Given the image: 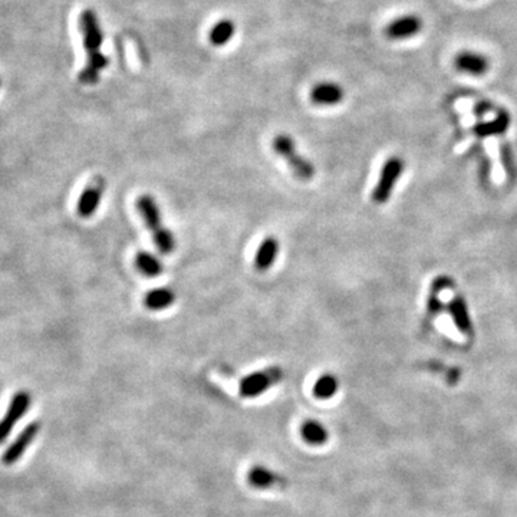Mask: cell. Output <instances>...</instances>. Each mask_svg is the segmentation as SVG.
Listing matches in <instances>:
<instances>
[{
	"label": "cell",
	"mask_w": 517,
	"mask_h": 517,
	"mask_svg": "<svg viewBox=\"0 0 517 517\" xmlns=\"http://www.w3.org/2000/svg\"><path fill=\"white\" fill-rule=\"evenodd\" d=\"M137 210L141 214L147 229L152 235L154 243L157 249L163 254H170L176 250V236L173 232L166 228L163 223V214L155 202V199L150 194H141L136 202Z\"/></svg>",
	"instance_id": "cell-2"
},
{
	"label": "cell",
	"mask_w": 517,
	"mask_h": 517,
	"mask_svg": "<svg viewBox=\"0 0 517 517\" xmlns=\"http://www.w3.org/2000/svg\"><path fill=\"white\" fill-rule=\"evenodd\" d=\"M105 191V180L103 177H96L91 184L82 191L81 197L77 203V213L82 218L92 217L100 207L103 200V194Z\"/></svg>",
	"instance_id": "cell-7"
},
{
	"label": "cell",
	"mask_w": 517,
	"mask_h": 517,
	"mask_svg": "<svg viewBox=\"0 0 517 517\" xmlns=\"http://www.w3.org/2000/svg\"><path fill=\"white\" fill-rule=\"evenodd\" d=\"M338 388H339V381L336 375L331 372L322 374L313 385V395L319 400H328V398H332L338 393Z\"/></svg>",
	"instance_id": "cell-17"
},
{
	"label": "cell",
	"mask_w": 517,
	"mask_h": 517,
	"mask_svg": "<svg viewBox=\"0 0 517 517\" xmlns=\"http://www.w3.org/2000/svg\"><path fill=\"white\" fill-rule=\"evenodd\" d=\"M30 407V395L26 391H19L13 395L5 417L0 419V444L5 443L19 419L26 414Z\"/></svg>",
	"instance_id": "cell-6"
},
{
	"label": "cell",
	"mask_w": 517,
	"mask_h": 517,
	"mask_svg": "<svg viewBox=\"0 0 517 517\" xmlns=\"http://www.w3.org/2000/svg\"><path fill=\"white\" fill-rule=\"evenodd\" d=\"M247 481L254 489H273L286 487L287 480L265 466H253L247 473Z\"/></svg>",
	"instance_id": "cell-9"
},
{
	"label": "cell",
	"mask_w": 517,
	"mask_h": 517,
	"mask_svg": "<svg viewBox=\"0 0 517 517\" xmlns=\"http://www.w3.org/2000/svg\"><path fill=\"white\" fill-rule=\"evenodd\" d=\"M343 89L335 82H320L310 91V100L315 105L334 107L343 100Z\"/></svg>",
	"instance_id": "cell-11"
},
{
	"label": "cell",
	"mask_w": 517,
	"mask_h": 517,
	"mask_svg": "<svg viewBox=\"0 0 517 517\" xmlns=\"http://www.w3.org/2000/svg\"><path fill=\"white\" fill-rule=\"evenodd\" d=\"M134 263L138 272L147 277H157L164 272L163 262H161L155 254L145 250H141L136 254Z\"/></svg>",
	"instance_id": "cell-15"
},
{
	"label": "cell",
	"mask_w": 517,
	"mask_h": 517,
	"mask_svg": "<svg viewBox=\"0 0 517 517\" xmlns=\"http://www.w3.org/2000/svg\"><path fill=\"white\" fill-rule=\"evenodd\" d=\"M272 148L284 159V163L292 170L295 177L302 181H309L315 177L316 169L313 163L296 151V144L292 137L287 134H277L272 141Z\"/></svg>",
	"instance_id": "cell-3"
},
{
	"label": "cell",
	"mask_w": 517,
	"mask_h": 517,
	"mask_svg": "<svg viewBox=\"0 0 517 517\" xmlns=\"http://www.w3.org/2000/svg\"><path fill=\"white\" fill-rule=\"evenodd\" d=\"M302 438L310 445H322L329 440V433L327 427L320 424L316 419H308L301 427Z\"/></svg>",
	"instance_id": "cell-16"
},
{
	"label": "cell",
	"mask_w": 517,
	"mask_h": 517,
	"mask_svg": "<svg viewBox=\"0 0 517 517\" xmlns=\"http://www.w3.org/2000/svg\"><path fill=\"white\" fill-rule=\"evenodd\" d=\"M235 22L230 19H221L210 30V42L216 46H223L232 41L235 35Z\"/></svg>",
	"instance_id": "cell-18"
},
{
	"label": "cell",
	"mask_w": 517,
	"mask_h": 517,
	"mask_svg": "<svg viewBox=\"0 0 517 517\" xmlns=\"http://www.w3.org/2000/svg\"><path fill=\"white\" fill-rule=\"evenodd\" d=\"M279 250H280V244L275 236L265 237L262 243L258 244L257 251L254 254V262H253L254 269L258 272L269 270L277 261Z\"/></svg>",
	"instance_id": "cell-10"
},
{
	"label": "cell",
	"mask_w": 517,
	"mask_h": 517,
	"mask_svg": "<svg viewBox=\"0 0 517 517\" xmlns=\"http://www.w3.org/2000/svg\"><path fill=\"white\" fill-rule=\"evenodd\" d=\"M283 379V369L277 365L251 372L239 382V394L243 398H256L265 394Z\"/></svg>",
	"instance_id": "cell-4"
},
{
	"label": "cell",
	"mask_w": 517,
	"mask_h": 517,
	"mask_svg": "<svg viewBox=\"0 0 517 517\" xmlns=\"http://www.w3.org/2000/svg\"><path fill=\"white\" fill-rule=\"evenodd\" d=\"M421 27L423 22L418 16H401L386 26L385 35L390 39H407L417 35Z\"/></svg>",
	"instance_id": "cell-12"
},
{
	"label": "cell",
	"mask_w": 517,
	"mask_h": 517,
	"mask_svg": "<svg viewBox=\"0 0 517 517\" xmlns=\"http://www.w3.org/2000/svg\"><path fill=\"white\" fill-rule=\"evenodd\" d=\"M39 431H41V423H38V421L30 423L29 426H26L23 428V431L18 436V438L4 452L2 463L6 464V466L15 464L25 454V451L27 450V447L35 441Z\"/></svg>",
	"instance_id": "cell-8"
},
{
	"label": "cell",
	"mask_w": 517,
	"mask_h": 517,
	"mask_svg": "<svg viewBox=\"0 0 517 517\" xmlns=\"http://www.w3.org/2000/svg\"><path fill=\"white\" fill-rule=\"evenodd\" d=\"M81 26L84 32V39H85V48L89 53L88 65L82 74L79 75L81 82L84 84H96L100 79L101 71L108 65V59L100 52L101 44L104 41L101 27L96 20L95 15L91 11H86L82 15Z\"/></svg>",
	"instance_id": "cell-1"
},
{
	"label": "cell",
	"mask_w": 517,
	"mask_h": 517,
	"mask_svg": "<svg viewBox=\"0 0 517 517\" xmlns=\"http://www.w3.org/2000/svg\"><path fill=\"white\" fill-rule=\"evenodd\" d=\"M456 68L459 71L471 74V75H481L487 71L489 60L480 53L476 52H462L456 56Z\"/></svg>",
	"instance_id": "cell-14"
},
{
	"label": "cell",
	"mask_w": 517,
	"mask_h": 517,
	"mask_svg": "<svg viewBox=\"0 0 517 517\" xmlns=\"http://www.w3.org/2000/svg\"><path fill=\"white\" fill-rule=\"evenodd\" d=\"M176 302V294L170 287H155L144 296V306L148 310L159 312L169 309Z\"/></svg>",
	"instance_id": "cell-13"
},
{
	"label": "cell",
	"mask_w": 517,
	"mask_h": 517,
	"mask_svg": "<svg viewBox=\"0 0 517 517\" xmlns=\"http://www.w3.org/2000/svg\"><path fill=\"white\" fill-rule=\"evenodd\" d=\"M403 170H404V163L401 158L391 157L385 161V164L379 173L378 183L372 191V200L377 204H382L391 197V192Z\"/></svg>",
	"instance_id": "cell-5"
}]
</instances>
